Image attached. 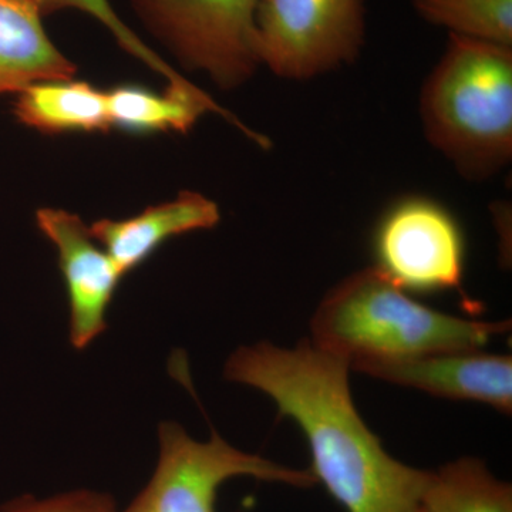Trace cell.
I'll use <instances>...</instances> for the list:
<instances>
[{
  "label": "cell",
  "instance_id": "6da1fadb",
  "mask_svg": "<svg viewBox=\"0 0 512 512\" xmlns=\"http://www.w3.org/2000/svg\"><path fill=\"white\" fill-rule=\"evenodd\" d=\"M349 363L303 339L286 349L269 342L241 346L224 377L274 400L301 427L312 474L346 512H419L430 471L407 466L384 450L353 403Z\"/></svg>",
  "mask_w": 512,
  "mask_h": 512
},
{
  "label": "cell",
  "instance_id": "7a4b0ae2",
  "mask_svg": "<svg viewBox=\"0 0 512 512\" xmlns=\"http://www.w3.org/2000/svg\"><path fill=\"white\" fill-rule=\"evenodd\" d=\"M511 328L434 311L414 301L375 266L333 286L311 322L312 342L355 367L440 353L474 352Z\"/></svg>",
  "mask_w": 512,
  "mask_h": 512
},
{
  "label": "cell",
  "instance_id": "3957f363",
  "mask_svg": "<svg viewBox=\"0 0 512 512\" xmlns=\"http://www.w3.org/2000/svg\"><path fill=\"white\" fill-rule=\"evenodd\" d=\"M424 136L468 180L512 158V47L448 35L420 94Z\"/></svg>",
  "mask_w": 512,
  "mask_h": 512
},
{
  "label": "cell",
  "instance_id": "277c9868",
  "mask_svg": "<svg viewBox=\"0 0 512 512\" xmlns=\"http://www.w3.org/2000/svg\"><path fill=\"white\" fill-rule=\"evenodd\" d=\"M160 453L153 476L141 493L119 512H215L222 484L235 477L311 488L318 484L311 470L282 466L245 453L212 433L192 439L181 424L164 421L158 429Z\"/></svg>",
  "mask_w": 512,
  "mask_h": 512
},
{
  "label": "cell",
  "instance_id": "5b68a950",
  "mask_svg": "<svg viewBox=\"0 0 512 512\" xmlns=\"http://www.w3.org/2000/svg\"><path fill=\"white\" fill-rule=\"evenodd\" d=\"M138 18L178 62L207 73L221 89L251 79L261 66L258 0H130Z\"/></svg>",
  "mask_w": 512,
  "mask_h": 512
},
{
  "label": "cell",
  "instance_id": "8992f818",
  "mask_svg": "<svg viewBox=\"0 0 512 512\" xmlns=\"http://www.w3.org/2000/svg\"><path fill=\"white\" fill-rule=\"evenodd\" d=\"M261 66L305 82L355 62L365 46V0H258Z\"/></svg>",
  "mask_w": 512,
  "mask_h": 512
},
{
  "label": "cell",
  "instance_id": "52a82bcc",
  "mask_svg": "<svg viewBox=\"0 0 512 512\" xmlns=\"http://www.w3.org/2000/svg\"><path fill=\"white\" fill-rule=\"evenodd\" d=\"M376 269L393 284L413 292L461 291L463 231L439 202L420 195L390 205L373 235Z\"/></svg>",
  "mask_w": 512,
  "mask_h": 512
},
{
  "label": "cell",
  "instance_id": "ba28073f",
  "mask_svg": "<svg viewBox=\"0 0 512 512\" xmlns=\"http://www.w3.org/2000/svg\"><path fill=\"white\" fill-rule=\"evenodd\" d=\"M36 225L56 249L69 302L70 345L87 349L109 329L107 315L124 275L79 215L40 208Z\"/></svg>",
  "mask_w": 512,
  "mask_h": 512
},
{
  "label": "cell",
  "instance_id": "9c48e42d",
  "mask_svg": "<svg viewBox=\"0 0 512 512\" xmlns=\"http://www.w3.org/2000/svg\"><path fill=\"white\" fill-rule=\"evenodd\" d=\"M353 369L441 399L478 402L498 412H512L510 355H488L480 350L440 353L396 362L363 363Z\"/></svg>",
  "mask_w": 512,
  "mask_h": 512
},
{
  "label": "cell",
  "instance_id": "30bf717a",
  "mask_svg": "<svg viewBox=\"0 0 512 512\" xmlns=\"http://www.w3.org/2000/svg\"><path fill=\"white\" fill-rule=\"evenodd\" d=\"M220 221L217 202L200 192L183 191L175 200L151 205L133 217L103 218L94 222L90 231L126 276L146 264L170 239L207 231Z\"/></svg>",
  "mask_w": 512,
  "mask_h": 512
},
{
  "label": "cell",
  "instance_id": "8fae6325",
  "mask_svg": "<svg viewBox=\"0 0 512 512\" xmlns=\"http://www.w3.org/2000/svg\"><path fill=\"white\" fill-rule=\"evenodd\" d=\"M107 111L110 127L131 136H150L156 133L187 134L207 113L220 114L222 119L241 130L262 148L269 140L245 126L228 110L222 109L204 90L181 93L165 90L154 92L141 84H119L107 90Z\"/></svg>",
  "mask_w": 512,
  "mask_h": 512
},
{
  "label": "cell",
  "instance_id": "7c38bea8",
  "mask_svg": "<svg viewBox=\"0 0 512 512\" xmlns=\"http://www.w3.org/2000/svg\"><path fill=\"white\" fill-rule=\"evenodd\" d=\"M76 72V64L57 49L29 0H0V94Z\"/></svg>",
  "mask_w": 512,
  "mask_h": 512
},
{
  "label": "cell",
  "instance_id": "4fadbf2b",
  "mask_svg": "<svg viewBox=\"0 0 512 512\" xmlns=\"http://www.w3.org/2000/svg\"><path fill=\"white\" fill-rule=\"evenodd\" d=\"M13 116L42 134L109 133L104 90L74 77L39 80L16 93Z\"/></svg>",
  "mask_w": 512,
  "mask_h": 512
},
{
  "label": "cell",
  "instance_id": "5bb4252c",
  "mask_svg": "<svg viewBox=\"0 0 512 512\" xmlns=\"http://www.w3.org/2000/svg\"><path fill=\"white\" fill-rule=\"evenodd\" d=\"M420 512H512V487L480 458L461 457L430 471Z\"/></svg>",
  "mask_w": 512,
  "mask_h": 512
},
{
  "label": "cell",
  "instance_id": "9a60e30c",
  "mask_svg": "<svg viewBox=\"0 0 512 512\" xmlns=\"http://www.w3.org/2000/svg\"><path fill=\"white\" fill-rule=\"evenodd\" d=\"M421 19L448 35L512 47V0H412Z\"/></svg>",
  "mask_w": 512,
  "mask_h": 512
},
{
  "label": "cell",
  "instance_id": "2e32d148",
  "mask_svg": "<svg viewBox=\"0 0 512 512\" xmlns=\"http://www.w3.org/2000/svg\"><path fill=\"white\" fill-rule=\"evenodd\" d=\"M29 2L35 6L43 18L66 9H76L87 13L92 18L99 20L101 25L109 30L124 52L136 57L141 63L146 64L148 69L163 76L168 83L167 89L178 90V92H188V90L194 89V84L188 82L170 63L165 62L163 57L154 52L133 30L128 28L117 15L109 0H29Z\"/></svg>",
  "mask_w": 512,
  "mask_h": 512
},
{
  "label": "cell",
  "instance_id": "e0dca14e",
  "mask_svg": "<svg viewBox=\"0 0 512 512\" xmlns=\"http://www.w3.org/2000/svg\"><path fill=\"white\" fill-rule=\"evenodd\" d=\"M0 512H119V508L110 494L73 490L47 498L19 495L0 505Z\"/></svg>",
  "mask_w": 512,
  "mask_h": 512
},
{
  "label": "cell",
  "instance_id": "ac0fdd59",
  "mask_svg": "<svg viewBox=\"0 0 512 512\" xmlns=\"http://www.w3.org/2000/svg\"><path fill=\"white\" fill-rule=\"evenodd\" d=\"M419 512H420V510H419Z\"/></svg>",
  "mask_w": 512,
  "mask_h": 512
}]
</instances>
